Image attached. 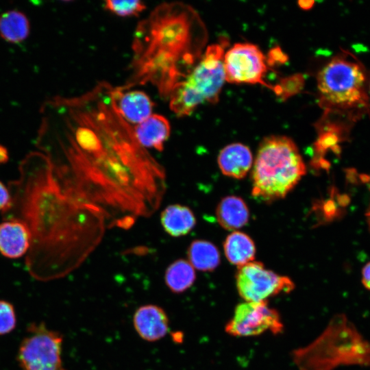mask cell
<instances>
[{"instance_id":"obj_1","label":"cell","mask_w":370,"mask_h":370,"mask_svg":"<svg viewBox=\"0 0 370 370\" xmlns=\"http://www.w3.org/2000/svg\"><path fill=\"white\" fill-rule=\"evenodd\" d=\"M111 86L58 101L68 108L56 156L46 154L67 192L97 209L108 228L130 229L153 215L166 189L164 167L137 140L114 108Z\"/></svg>"},{"instance_id":"obj_2","label":"cell","mask_w":370,"mask_h":370,"mask_svg":"<svg viewBox=\"0 0 370 370\" xmlns=\"http://www.w3.org/2000/svg\"><path fill=\"white\" fill-rule=\"evenodd\" d=\"M12 182V208L32 236L26 265L38 280L62 278L78 268L101 243L108 228L103 214L67 192L47 155H29ZM10 209V210H11Z\"/></svg>"},{"instance_id":"obj_3","label":"cell","mask_w":370,"mask_h":370,"mask_svg":"<svg viewBox=\"0 0 370 370\" xmlns=\"http://www.w3.org/2000/svg\"><path fill=\"white\" fill-rule=\"evenodd\" d=\"M206 35L191 6L182 2L158 5L136 27L130 75L121 87L151 84L162 97L169 98L201 58Z\"/></svg>"},{"instance_id":"obj_4","label":"cell","mask_w":370,"mask_h":370,"mask_svg":"<svg viewBox=\"0 0 370 370\" xmlns=\"http://www.w3.org/2000/svg\"><path fill=\"white\" fill-rule=\"evenodd\" d=\"M306 168L295 143L284 136L260 143L252 169V195L264 201L284 198L301 180Z\"/></svg>"},{"instance_id":"obj_5","label":"cell","mask_w":370,"mask_h":370,"mask_svg":"<svg viewBox=\"0 0 370 370\" xmlns=\"http://www.w3.org/2000/svg\"><path fill=\"white\" fill-rule=\"evenodd\" d=\"M226 42L209 45L189 73L169 96L170 108L179 117L190 115L199 105L214 103L225 81L224 56Z\"/></svg>"},{"instance_id":"obj_6","label":"cell","mask_w":370,"mask_h":370,"mask_svg":"<svg viewBox=\"0 0 370 370\" xmlns=\"http://www.w3.org/2000/svg\"><path fill=\"white\" fill-rule=\"evenodd\" d=\"M365 82L361 64L345 55L332 58L317 76L321 100L329 107L347 108L364 103Z\"/></svg>"},{"instance_id":"obj_7","label":"cell","mask_w":370,"mask_h":370,"mask_svg":"<svg viewBox=\"0 0 370 370\" xmlns=\"http://www.w3.org/2000/svg\"><path fill=\"white\" fill-rule=\"evenodd\" d=\"M63 338L44 323H33L19 346L17 360L22 370H66L62 360Z\"/></svg>"},{"instance_id":"obj_8","label":"cell","mask_w":370,"mask_h":370,"mask_svg":"<svg viewBox=\"0 0 370 370\" xmlns=\"http://www.w3.org/2000/svg\"><path fill=\"white\" fill-rule=\"evenodd\" d=\"M236 288L245 301H266L280 293H288L295 288L286 276L267 269L260 262H250L238 267Z\"/></svg>"},{"instance_id":"obj_9","label":"cell","mask_w":370,"mask_h":370,"mask_svg":"<svg viewBox=\"0 0 370 370\" xmlns=\"http://www.w3.org/2000/svg\"><path fill=\"white\" fill-rule=\"evenodd\" d=\"M284 325L279 312L266 301H244L238 304L225 332L234 336H254L267 331L282 332Z\"/></svg>"},{"instance_id":"obj_10","label":"cell","mask_w":370,"mask_h":370,"mask_svg":"<svg viewBox=\"0 0 370 370\" xmlns=\"http://www.w3.org/2000/svg\"><path fill=\"white\" fill-rule=\"evenodd\" d=\"M225 81L235 84H260L271 88L263 79L267 71L264 54L251 43H236L224 56Z\"/></svg>"},{"instance_id":"obj_11","label":"cell","mask_w":370,"mask_h":370,"mask_svg":"<svg viewBox=\"0 0 370 370\" xmlns=\"http://www.w3.org/2000/svg\"><path fill=\"white\" fill-rule=\"evenodd\" d=\"M110 97L114 108L131 125L139 124L152 114L154 103L141 90L111 86Z\"/></svg>"},{"instance_id":"obj_12","label":"cell","mask_w":370,"mask_h":370,"mask_svg":"<svg viewBox=\"0 0 370 370\" xmlns=\"http://www.w3.org/2000/svg\"><path fill=\"white\" fill-rule=\"evenodd\" d=\"M133 324L137 334L148 342H156L168 333L169 317L161 307L155 304L140 306L133 316Z\"/></svg>"},{"instance_id":"obj_13","label":"cell","mask_w":370,"mask_h":370,"mask_svg":"<svg viewBox=\"0 0 370 370\" xmlns=\"http://www.w3.org/2000/svg\"><path fill=\"white\" fill-rule=\"evenodd\" d=\"M32 236L21 220L11 217L0 223V253L8 258H18L28 253Z\"/></svg>"},{"instance_id":"obj_14","label":"cell","mask_w":370,"mask_h":370,"mask_svg":"<svg viewBox=\"0 0 370 370\" xmlns=\"http://www.w3.org/2000/svg\"><path fill=\"white\" fill-rule=\"evenodd\" d=\"M217 161L223 174L235 179H242L251 168L253 156L248 147L235 143L221 150Z\"/></svg>"},{"instance_id":"obj_15","label":"cell","mask_w":370,"mask_h":370,"mask_svg":"<svg viewBox=\"0 0 370 370\" xmlns=\"http://www.w3.org/2000/svg\"><path fill=\"white\" fill-rule=\"evenodd\" d=\"M136 138L145 149H164V145L171 133L168 119L162 115L152 114L144 121L133 127Z\"/></svg>"},{"instance_id":"obj_16","label":"cell","mask_w":370,"mask_h":370,"mask_svg":"<svg viewBox=\"0 0 370 370\" xmlns=\"http://www.w3.org/2000/svg\"><path fill=\"white\" fill-rule=\"evenodd\" d=\"M160 223L171 236L180 237L188 234L196 224L193 211L178 204L167 206L160 213Z\"/></svg>"},{"instance_id":"obj_17","label":"cell","mask_w":370,"mask_h":370,"mask_svg":"<svg viewBox=\"0 0 370 370\" xmlns=\"http://www.w3.org/2000/svg\"><path fill=\"white\" fill-rule=\"evenodd\" d=\"M217 221L227 230H236L249 221V211L244 200L237 196H227L221 200L216 209Z\"/></svg>"},{"instance_id":"obj_18","label":"cell","mask_w":370,"mask_h":370,"mask_svg":"<svg viewBox=\"0 0 370 370\" xmlns=\"http://www.w3.org/2000/svg\"><path fill=\"white\" fill-rule=\"evenodd\" d=\"M227 259L238 267L252 262L256 254L253 240L246 234L234 231L229 234L223 244Z\"/></svg>"},{"instance_id":"obj_19","label":"cell","mask_w":370,"mask_h":370,"mask_svg":"<svg viewBox=\"0 0 370 370\" xmlns=\"http://www.w3.org/2000/svg\"><path fill=\"white\" fill-rule=\"evenodd\" d=\"M29 32V21L23 12L11 10L0 15V36L6 42H21L28 37Z\"/></svg>"},{"instance_id":"obj_20","label":"cell","mask_w":370,"mask_h":370,"mask_svg":"<svg viewBox=\"0 0 370 370\" xmlns=\"http://www.w3.org/2000/svg\"><path fill=\"white\" fill-rule=\"evenodd\" d=\"M187 256L194 269L202 271H213L220 262L217 247L204 240L193 241L187 249Z\"/></svg>"},{"instance_id":"obj_21","label":"cell","mask_w":370,"mask_h":370,"mask_svg":"<svg viewBox=\"0 0 370 370\" xmlns=\"http://www.w3.org/2000/svg\"><path fill=\"white\" fill-rule=\"evenodd\" d=\"M195 279L194 267L185 259H177L173 262L164 273L165 284L171 292L177 294L188 290Z\"/></svg>"},{"instance_id":"obj_22","label":"cell","mask_w":370,"mask_h":370,"mask_svg":"<svg viewBox=\"0 0 370 370\" xmlns=\"http://www.w3.org/2000/svg\"><path fill=\"white\" fill-rule=\"evenodd\" d=\"M106 9L120 16H137L146 6L141 1H106Z\"/></svg>"},{"instance_id":"obj_23","label":"cell","mask_w":370,"mask_h":370,"mask_svg":"<svg viewBox=\"0 0 370 370\" xmlns=\"http://www.w3.org/2000/svg\"><path fill=\"white\" fill-rule=\"evenodd\" d=\"M16 314L13 306L3 300H0V335L12 331L16 325Z\"/></svg>"},{"instance_id":"obj_24","label":"cell","mask_w":370,"mask_h":370,"mask_svg":"<svg viewBox=\"0 0 370 370\" xmlns=\"http://www.w3.org/2000/svg\"><path fill=\"white\" fill-rule=\"evenodd\" d=\"M12 206L11 191L0 181V211L7 212L10 210Z\"/></svg>"},{"instance_id":"obj_25","label":"cell","mask_w":370,"mask_h":370,"mask_svg":"<svg viewBox=\"0 0 370 370\" xmlns=\"http://www.w3.org/2000/svg\"><path fill=\"white\" fill-rule=\"evenodd\" d=\"M362 283L367 290L370 291V262L362 269Z\"/></svg>"},{"instance_id":"obj_26","label":"cell","mask_w":370,"mask_h":370,"mask_svg":"<svg viewBox=\"0 0 370 370\" xmlns=\"http://www.w3.org/2000/svg\"><path fill=\"white\" fill-rule=\"evenodd\" d=\"M9 159L8 149L0 144V163H5Z\"/></svg>"},{"instance_id":"obj_27","label":"cell","mask_w":370,"mask_h":370,"mask_svg":"<svg viewBox=\"0 0 370 370\" xmlns=\"http://www.w3.org/2000/svg\"><path fill=\"white\" fill-rule=\"evenodd\" d=\"M314 3V1H299V6L304 9V10H308L310 8H312V5Z\"/></svg>"},{"instance_id":"obj_28","label":"cell","mask_w":370,"mask_h":370,"mask_svg":"<svg viewBox=\"0 0 370 370\" xmlns=\"http://www.w3.org/2000/svg\"><path fill=\"white\" fill-rule=\"evenodd\" d=\"M367 222H368L369 227L370 229V212L369 211L367 212Z\"/></svg>"},{"instance_id":"obj_29","label":"cell","mask_w":370,"mask_h":370,"mask_svg":"<svg viewBox=\"0 0 370 370\" xmlns=\"http://www.w3.org/2000/svg\"><path fill=\"white\" fill-rule=\"evenodd\" d=\"M368 211H369V212H370V208H369V210Z\"/></svg>"},{"instance_id":"obj_30","label":"cell","mask_w":370,"mask_h":370,"mask_svg":"<svg viewBox=\"0 0 370 370\" xmlns=\"http://www.w3.org/2000/svg\"><path fill=\"white\" fill-rule=\"evenodd\" d=\"M369 90H370V86H369Z\"/></svg>"}]
</instances>
